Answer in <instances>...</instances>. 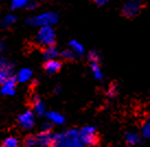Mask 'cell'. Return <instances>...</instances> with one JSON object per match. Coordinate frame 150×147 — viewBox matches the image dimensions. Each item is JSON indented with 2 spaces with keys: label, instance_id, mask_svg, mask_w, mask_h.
Listing matches in <instances>:
<instances>
[{
  "label": "cell",
  "instance_id": "obj_1",
  "mask_svg": "<svg viewBox=\"0 0 150 147\" xmlns=\"http://www.w3.org/2000/svg\"><path fill=\"white\" fill-rule=\"evenodd\" d=\"M52 147H84L79 139L78 131L71 130L53 136Z\"/></svg>",
  "mask_w": 150,
  "mask_h": 147
},
{
  "label": "cell",
  "instance_id": "obj_2",
  "mask_svg": "<svg viewBox=\"0 0 150 147\" xmlns=\"http://www.w3.org/2000/svg\"><path fill=\"white\" fill-rule=\"evenodd\" d=\"M78 135H79L80 142L83 146H86V145L87 146H93L99 142L96 130L93 126H84L83 129L78 133Z\"/></svg>",
  "mask_w": 150,
  "mask_h": 147
},
{
  "label": "cell",
  "instance_id": "obj_3",
  "mask_svg": "<svg viewBox=\"0 0 150 147\" xmlns=\"http://www.w3.org/2000/svg\"><path fill=\"white\" fill-rule=\"evenodd\" d=\"M38 42L42 46H53L55 44V32L50 26H43L38 33Z\"/></svg>",
  "mask_w": 150,
  "mask_h": 147
},
{
  "label": "cell",
  "instance_id": "obj_4",
  "mask_svg": "<svg viewBox=\"0 0 150 147\" xmlns=\"http://www.w3.org/2000/svg\"><path fill=\"white\" fill-rule=\"evenodd\" d=\"M142 2L139 0H129L128 2L124 4V7L122 9V14L125 17L132 19L138 15L142 9Z\"/></svg>",
  "mask_w": 150,
  "mask_h": 147
},
{
  "label": "cell",
  "instance_id": "obj_5",
  "mask_svg": "<svg viewBox=\"0 0 150 147\" xmlns=\"http://www.w3.org/2000/svg\"><path fill=\"white\" fill-rule=\"evenodd\" d=\"M57 22V15L54 13H45L43 15H40L38 17H34L32 20V23L34 25L38 26H50Z\"/></svg>",
  "mask_w": 150,
  "mask_h": 147
},
{
  "label": "cell",
  "instance_id": "obj_6",
  "mask_svg": "<svg viewBox=\"0 0 150 147\" xmlns=\"http://www.w3.org/2000/svg\"><path fill=\"white\" fill-rule=\"evenodd\" d=\"M34 123H35V117H34V114L32 111H25L19 117V124L25 129V130H30L34 126Z\"/></svg>",
  "mask_w": 150,
  "mask_h": 147
},
{
  "label": "cell",
  "instance_id": "obj_7",
  "mask_svg": "<svg viewBox=\"0 0 150 147\" xmlns=\"http://www.w3.org/2000/svg\"><path fill=\"white\" fill-rule=\"evenodd\" d=\"M36 144L41 147H48L53 144V135L50 132L43 131L36 136Z\"/></svg>",
  "mask_w": 150,
  "mask_h": 147
},
{
  "label": "cell",
  "instance_id": "obj_8",
  "mask_svg": "<svg viewBox=\"0 0 150 147\" xmlns=\"http://www.w3.org/2000/svg\"><path fill=\"white\" fill-rule=\"evenodd\" d=\"M1 93L4 95H7V96H11L16 93V80H14V77L11 76L8 81H6L2 84Z\"/></svg>",
  "mask_w": 150,
  "mask_h": 147
},
{
  "label": "cell",
  "instance_id": "obj_9",
  "mask_svg": "<svg viewBox=\"0 0 150 147\" xmlns=\"http://www.w3.org/2000/svg\"><path fill=\"white\" fill-rule=\"evenodd\" d=\"M44 69L47 73L54 74V73H57L62 69V63L57 60H47L45 65H44Z\"/></svg>",
  "mask_w": 150,
  "mask_h": 147
},
{
  "label": "cell",
  "instance_id": "obj_10",
  "mask_svg": "<svg viewBox=\"0 0 150 147\" xmlns=\"http://www.w3.org/2000/svg\"><path fill=\"white\" fill-rule=\"evenodd\" d=\"M47 118H48L50 123H55V124H63L65 122V118H64L63 114H60L59 112H56V111L48 112Z\"/></svg>",
  "mask_w": 150,
  "mask_h": 147
},
{
  "label": "cell",
  "instance_id": "obj_11",
  "mask_svg": "<svg viewBox=\"0 0 150 147\" xmlns=\"http://www.w3.org/2000/svg\"><path fill=\"white\" fill-rule=\"evenodd\" d=\"M11 77V68L8 64H4L0 68V84H4L6 81Z\"/></svg>",
  "mask_w": 150,
  "mask_h": 147
},
{
  "label": "cell",
  "instance_id": "obj_12",
  "mask_svg": "<svg viewBox=\"0 0 150 147\" xmlns=\"http://www.w3.org/2000/svg\"><path fill=\"white\" fill-rule=\"evenodd\" d=\"M58 49L53 45V46L46 47V49L44 50V57L47 60H55L58 57Z\"/></svg>",
  "mask_w": 150,
  "mask_h": 147
},
{
  "label": "cell",
  "instance_id": "obj_13",
  "mask_svg": "<svg viewBox=\"0 0 150 147\" xmlns=\"http://www.w3.org/2000/svg\"><path fill=\"white\" fill-rule=\"evenodd\" d=\"M33 108L34 111L38 114V116H42L45 114V105L42 100H40L38 98H35L33 102Z\"/></svg>",
  "mask_w": 150,
  "mask_h": 147
},
{
  "label": "cell",
  "instance_id": "obj_14",
  "mask_svg": "<svg viewBox=\"0 0 150 147\" xmlns=\"http://www.w3.org/2000/svg\"><path fill=\"white\" fill-rule=\"evenodd\" d=\"M32 76V71L30 69H22L18 73V81L19 82H26Z\"/></svg>",
  "mask_w": 150,
  "mask_h": 147
},
{
  "label": "cell",
  "instance_id": "obj_15",
  "mask_svg": "<svg viewBox=\"0 0 150 147\" xmlns=\"http://www.w3.org/2000/svg\"><path fill=\"white\" fill-rule=\"evenodd\" d=\"M1 147H20V143H19V139L17 137L11 136V137L4 139Z\"/></svg>",
  "mask_w": 150,
  "mask_h": 147
},
{
  "label": "cell",
  "instance_id": "obj_16",
  "mask_svg": "<svg viewBox=\"0 0 150 147\" xmlns=\"http://www.w3.org/2000/svg\"><path fill=\"white\" fill-rule=\"evenodd\" d=\"M126 142L130 145H135L139 142V135L135 132H128L126 134Z\"/></svg>",
  "mask_w": 150,
  "mask_h": 147
},
{
  "label": "cell",
  "instance_id": "obj_17",
  "mask_svg": "<svg viewBox=\"0 0 150 147\" xmlns=\"http://www.w3.org/2000/svg\"><path fill=\"white\" fill-rule=\"evenodd\" d=\"M70 46L72 47V49L75 50V52H77V54H83V47H82V45L80 44V42H76V40H72V42H70Z\"/></svg>",
  "mask_w": 150,
  "mask_h": 147
},
{
  "label": "cell",
  "instance_id": "obj_18",
  "mask_svg": "<svg viewBox=\"0 0 150 147\" xmlns=\"http://www.w3.org/2000/svg\"><path fill=\"white\" fill-rule=\"evenodd\" d=\"M92 70H93V74L96 76V79L101 80L102 79V73H101V70L98 63H92Z\"/></svg>",
  "mask_w": 150,
  "mask_h": 147
},
{
  "label": "cell",
  "instance_id": "obj_19",
  "mask_svg": "<svg viewBox=\"0 0 150 147\" xmlns=\"http://www.w3.org/2000/svg\"><path fill=\"white\" fill-rule=\"evenodd\" d=\"M36 145V137L34 136H28L24 141V146L25 147H34Z\"/></svg>",
  "mask_w": 150,
  "mask_h": 147
},
{
  "label": "cell",
  "instance_id": "obj_20",
  "mask_svg": "<svg viewBox=\"0 0 150 147\" xmlns=\"http://www.w3.org/2000/svg\"><path fill=\"white\" fill-rule=\"evenodd\" d=\"M62 56H63V58L67 59V60H72V59H75V51L72 50H64L63 54H62Z\"/></svg>",
  "mask_w": 150,
  "mask_h": 147
},
{
  "label": "cell",
  "instance_id": "obj_21",
  "mask_svg": "<svg viewBox=\"0 0 150 147\" xmlns=\"http://www.w3.org/2000/svg\"><path fill=\"white\" fill-rule=\"evenodd\" d=\"M142 135L146 137V139H149L150 136V123L149 121L146 122L144 126H142Z\"/></svg>",
  "mask_w": 150,
  "mask_h": 147
},
{
  "label": "cell",
  "instance_id": "obj_22",
  "mask_svg": "<svg viewBox=\"0 0 150 147\" xmlns=\"http://www.w3.org/2000/svg\"><path fill=\"white\" fill-rule=\"evenodd\" d=\"M26 1H28V0H13L12 8H19V7H22V6L26 4Z\"/></svg>",
  "mask_w": 150,
  "mask_h": 147
},
{
  "label": "cell",
  "instance_id": "obj_23",
  "mask_svg": "<svg viewBox=\"0 0 150 147\" xmlns=\"http://www.w3.org/2000/svg\"><path fill=\"white\" fill-rule=\"evenodd\" d=\"M108 95L110 97H113L116 95V86L115 85H111V87H110V89H108Z\"/></svg>",
  "mask_w": 150,
  "mask_h": 147
},
{
  "label": "cell",
  "instance_id": "obj_24",
  "mask_svg": "<svg viewBox=\"0 0 150 147\" xmlns=\"http://www.w3.org/2000/svg\"><path fill=\"white\" fill-rule=\"evenodd\" d=\"M50 129H52V123L50 121L48 122H44V124L42 125V130L45 131V132H50Z\"/></svg>",
  "mask_w": 150,
  "mask_h": 147
},
{
  "label": "cell",
  "instance_id": "obj_25",
  "mask_svg": "<svg viewBox=\"0 0 150 147\" xmlns=\"http://www.w3.org/2000/svg\"><path fill=\"white\" fill-rule=\"evenodd\" d=\"M16 21V17H6V19H4V24H6V25H9V24H12L13 22Z\"/></svg>",
  "mask_w": 150,
  "mask_h": 147
},
{
  "label": "cell",
  "instance_id": "obj_26",
  "mask_svg": "<svg viewBox=\"0 0 150 147\" xmlns=\"http://www.w3.org/2000/svg\"><path fill=\"white\" fill-rule=\"evenodd\" d=\"M108 0H93V2L98 6H103V4L108 3Z\"/></svg>",
  "mask_w": 150,
  "mask_h": 147
}]
</instances>
